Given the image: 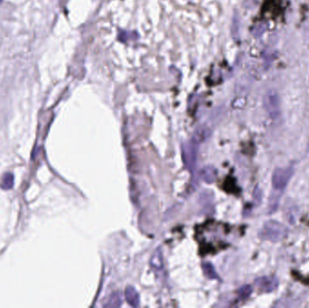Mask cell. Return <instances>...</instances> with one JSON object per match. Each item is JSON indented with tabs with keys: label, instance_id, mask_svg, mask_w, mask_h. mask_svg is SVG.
<instances>
[{
	"label": "cell",
	"instance_id": "9",
	"mask_svg": "<svg viewBox=\"0 0 309 308\" xmlns=\"http://www.w3.org/2000/svg\"><path fill=\"white\" fill-rule=\"evenodd\" d=\"M252 292V288L251 286H244V287H241V289L239 290V296L241 297L242 299H246L251 296V294Z\"/></svg>",
	"mask_w": 309,
	"mask_h": 308
},
{
	"label": "cell",
	"instance_id": "7",
	"mask_svg": "<svg viewBox=\"0 0 309 308\" xmlns=\"http://www.w3.org/2000/svg\"><path fill=\"white\" fill-rule=\"evenodd\" d=\"M122 304V299H121V294L120 292H114L111 294L108 303L105 305L106 308H119L121 307Z\"/></svg>",
	"mask_w": 309,
	"mask_h": 308
},
{
	"label": "cell",
	"instance_id": "5",
	"mask_svg": "<svg viewBox=\"0 0 309 308\" xmlns=\"http://www.w3.org/2000/svg\"><path fill=\"white\" fill-rule=\"evenodd\" d=\"M201 176L206 183H214L216 178V169L213 167H206L202 169Z\"/></svg>",
	"mask_w": 309,
	"mask_h": 308
},
{
	"label": "cell",
	"instance_id": "1",
	"mask_svg": "<svg viewBox=\"0 0 309 308\" xmlns=\"http://www.w3.org/2000/svg\"><path fill=\"white\" fill-rule=\"evenodd\" d=\"M288 235V228L276 220L267 221L261 232V237L271 242H278L284 240Z\"/></svg>",
	"mask_w": 309,
	"mask_h": 308
},
{
	"label": "cell",
	"instance_id": "8",
	"mask_svg": "<svg viewBox=\"0 0 309 308\" xmlns=\"http://www.w3.org/2000/svg\"><path fill=\"white\" fill-rule=\"evenodd\" d=\"M203 269L205 272V275L207 277H209L211 279H215L218 278V276L216 274L215 267L212 266L210 263H205L203 264Z\"/></svg>",
	"mask_w": 309,
	"mask_h": 308
},
{
	"label": "cell",
	"instance_id": "3",
	"mask_svg": "<svg viewBox=\"0 0 309 308\" xmlns=\"http://www.w3.org/2000/svg\"><path fill=\"white\" fill-rule=\"evenodd\" d=\"M255 284L262 292L270 293L278 286V279L274 277H262L256 279Z\"/></svg>",
	"mask_w": 309,
	"mask_h": 308
},
{
	"label": "cell",
	"instance_id": "6",
	"mask_svg": "<svg viewBox=\"0 0 309 308\" xmlns=\"http://www.w3.org/2000/svg\"><path fill=\"white\" fill-rule=\"evenodd\" d=\"M151 266L155 270H161L163 268V258L162 253L159 250H157L154 254H153L152 259L150 261Z\"/></svg>",
	"mask_w": 309,
	"mask_h": 308
},
{
	"label": "cell",
	"instance_id": "10",
	"mask_svg": "<svg viewBox=\"0 0 309 308\" xmlns=\"http://www.w3.org/2000/svg\"><path fill=\"white\" fill-rule=\"evenodd\" d=\"M1 2H2V0H0V3H1Z\"/></svg>",
	"mask_w": 309,
	"mask_h": 308
},
{
	"label": "cell",
	"instance_id": "2",
	"mask_svg": "<svg viewBox=\"0 0 309 308\" xmlns=\"http://www.w3.org/2000/svg\"><path fill=\"white\" fill-rule=\"evenodd\" d=\"M293 175L294 169L292 167L276 168L272 174L273 187L279 191L286 188Z\"/></svg>",
	"mask_w": 309,
	"mask_h": 308
},
{
	"label": "cell",
	"instance_id": "4",
	"mask_svg": "<svg viewBox=\"0 0 309 308\" xmlns=\"http://www.w3.org/2000/svg\"><path fill=\"white\" fill-rule=\"evenodd\" d=\"M125 298H126L127 302L131 307L136 308L139 306V296L137 291L135 289V287H131V286L127 287L125 290Z\"/></svg>",
	"mask_w": 309,
	"mask_h": 308
}]
</instances>
